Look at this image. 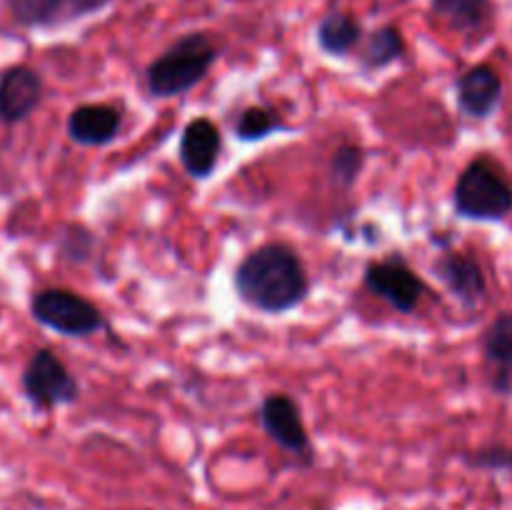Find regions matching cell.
Here are the masks:
<instances>
[{"mask_svg": "<svg viewBox=\"0 0 512 510\" xmlns=\"http://www.w3.org/2000/svg\"><path fill=\"white\" fill-rule=\"evenodd\" d=\"M233 288L250 308L283 315L303 305L310 280L303 260L290 245L265 243L240 260L233 273Z\"/></svg>", "mask_w": 512, "mask_h": 510, "instance_id": "obj_1", "label": "cell"}, {"mask_svg": "<svg viewBox=\"0 0 512 510\" xmlns=\"http://www.w3.org/2000/svg\"><path fill=\"white\" fill-rule=\"evenodd\" d=\"M218 60L213 40L205 33H188L175 40L145 70V85L153 98L168 100L193 90Z\"/></svg>", "mask_w": 512, "mask_h": 510, "instance_id": "obj_2", "label": "cell"}, {"mask_svg": "<svg viewBox=\"0 0 512 510\" xmlns=\"http://www.w3.org/2000/svg\"><path fill=\"white\" fill-rule=\"evenodd\" d=\"M453 205L465 220H503L512 210V188L490 160H473L458 175Z\"/></svg>", "mask_w": 512, "mask_h": 510, "instance_id": "obj_3", "label": "cell"}, {"mask_svg": "<svg viewBox=\"0 0 512 510\" xmlns=\"http://www.w3.org/2000/svg\"><path fill=\"white\" fill-rule=\"evenodd\" d=\"M30 315L65 338H90L108 328L103 310L68 288H45L30 298Z\"/></svg>", "mask_w": 512, "mask_h": 510, "instance_id": "obj_4", "label": "cell"}, {"mask_svg": "<svg viewBox=\"0 0 512 510\" xmlns=\"http://www.w3.org/2000/svg\"><path fill=\"white\" fill-rule=\"evenodd\" d=\"M23 393L35 410H53L73 405L80 398V383L68 365L50 348H38L25 363Z\"/></svg>", "mask_w": 512, "mask_h": 510, "instance_id": "obj_5", "label": "cell"}, {"mask_svg": "<svg viewBox=\"0 0 512 510\" xmlns=\"http://www.w3.org/2000/svg\"><path fill=\"white\" fill-rule=\"evenodd\" d=\"M363 285L375 295V298L385 300L398 313H413L423 300L425 280L405 263L400 253H390L383 260H370L365 265Z\"/></svg>", "mask_w": 512, "mask_h": 510, "instance_id": "obj_6", "label": "cell"}, {"mask_svg": "<svg viewBox=\"0 0 512 510\" xmlns=\"http://www.w3.org/2000/svg\"><path fill=\"white\" fill-rule=\"evenodd\" d=\"M258 415L260 425L273 443H278L288 453L300 455V458H310L313 445H310L308 428H305L303 415H300V405L288 393L265 395Z\"/></svg>", "mask_w": 512, "mask_h": 510, "instance_id": "obj_7", "label": "cell"}, {"mask_svg": "<svg viewBox=\"0 0 512 510\" xmlns=\"http://www.w3.org/2000/svg\"><path fill=\"white\" fill-rule=\"evenodd\" d=\"M223 135L210 118H193L180 133V165L193 180H208L218 168Z\"/></svg>", "mask_w": 512, "mask_h": 510, "instance_id": "obj_8", "label": "cell"}, {"mask_svg": "<svg viewBox=\"0 0 512 510\" xmlns=\"http://www.w3.org/2000/svg\"><path fill=\"white\" fill-rule=\"evenodd\" d=\"M108 0H8L15 23L23 28H58L103 10Z\"/></svg>", "mask_w": 512, "mask_h": 510, "instance_id": "obj_9", "label": "cell"}, {"mask_svg": "<svg viewBox=\"0 0 512 510\" xmlns=\"http://www.w3.org/2000/svg\"><path fill=\"white\" fill-rule=\"evenodd\" d=\"M43 100V78L28 65H15L0 75V120L23 123Z\"/></svg>", "mask_w": 512, "mask_h": 510, "instance_id": "obj_10", "label": "cell"}, {"mask_svg": "<svg viewBox=\"0 0 512 510\" xmlns=\"http://www.w3.org/2000/svg\"><path fill=\"white\" fill-rule=\"evenodd\" d=\"M120 128H123V113L105 103L78 105L65 123L68 138L83 148H103L113 143L120 135Z\"/></svg>", "mask_w": 512, "mask_h": 510, "instance_id": "obj_11", "label": "cell"}, {"mask_svg": "<svg viewBox=\"0 0 512 510\" xmlns=\"http://www.w3.org/2000/svg\"><path fill=\"white\" fill-rule=\"evenodd\" d=\"M455 98H458L460 113L468 118H490L503 98L500 75L490 65H475V68L465 70L455 83Z\"/></svg>", "mask_w": 512, "mask_h": 510, "instance_id": "obj_12", "label": "cell"}, {"mask_svg": "<svg viewBox=\"0 0 512 510\" xmlns=\"http://www.w3.org/2000/svg\"><path fill=\"white\" fill-rule=\"evenodd\" d=\"M433 273L448 285L450 293L465 305V308H475L480 300L485 298V275L478 260L463 253H445L433 263Z\"/></svg>", "mask_w": 512, "mask_h": 510, "instance_id": "obj_13", "label": "cell"}, {"mask_svg": "<svg viewBox=\"0 0 512 510\" xmlns=\"http://www.w3.org/2000/svg\"><path fill=\"white\" fill-rule=\"evenodd\" d=\"M318 45L323 53L333 55V58H345L355 45L363 38V25L348 13H328L318 23Z\"/></svg>", "mask_w": 512, "mask_h": 510, "instance_id": "obj_14", "label": "cell"}, {"mask_svg": "<svg viewBox=\"0 0 512 510\" xmlns=\"http://www.w3.org/2000/svg\"><path fill=\"white\" fill-rule=\"evenodd\" d=\"M405 55V38L395 25H383L368 35L363 45L360 63L365 70H383Z\"/></svg>", "mask_w": 512, "mask_h": 510, "instance_id": "obj_15", "label": "cell"}, {"mask_svg": "<svg viewBox=\"0 0 512 510\" xmlns=\"http://www.w3.org/2000/svg\"><path fill=\"white\" fill-rule=\"evenodd\" d=\"M283 130H290V125H285L275 110L263 108V105H250V108H245L233 125V133L240 143H258V140H265L268 135L275 133H283Z\"/></svg>", "mask_w": 512, "mask_h": 510, "instance_id": "obj_16", "label": "cell"}, {"mask_svg": "<svg viewBox=\"0 0 512 510\" xmlns=\"http://www.w3.org/2000/svg\"><path fill=\"white\" fill-rule=\"evenodd\" d=\"M433 10L455 30H475L488 18V0H433Z\"/></svg>", "mask_w": 512, "mask_h": 510, "instance_id": "obj_17", "label": "cell"}, {"mask_svg": "<svg viewBox=\"0 0 512 510\" xmlns=\"http://www.w3.org/2000/svg\"><path fill=\"white\" fill-rule=\"evenodd\" d=\"M365 168V150L360 145L345 143L335 148L333 158H330V178L340 188H353L358 175Z\"/></svg>", "mask_w": 512, "mask_h": 510, "instance_id": "obj_18", "label": "cell"}, {"mask_svg": "<svg viewBox=\"0 0 512 510\" xmlns=\"http://www.w3.org/2000/svg\"><path fill=\"white\" fill-rule=\"evenodd\" d=\"M485 355L493 363L512 368V313L500 315L485 333Z\"/></svg>", "mask_w": 512, "mask_h": 510, "instance_id": "obj_19", "label": "cell"}, {"mask_svg": "<svg viewBox=\"0 0 512 510\" xmlns=\"http://www.w3.org/2000/svg\"><path fill=\"white\" fill-rule=\"evenodd\" d=\"M90 250H93V233L85 230L83 225H68L65 233L60 235V253L68 260H88Z\"/></svg>", "mask_w": 512, "mask_h": 510, "instance_id": "obj_20", "label": "cell"}, {"mask_svg": "<svg viewBox=\"0 0 512 510\" xmlns=\"http://www.w3.org/2000/svg\"><path fill=\"white\" fill-rule=\"evenodd\" d=\"M470 463L478 468H510L512 470V450L510 448H485L470 458Z\"/></svg>", "mask_w": 512, "mask_h": 510, "instance_id": "obj_21", "label": "cell"}]
</instances>
